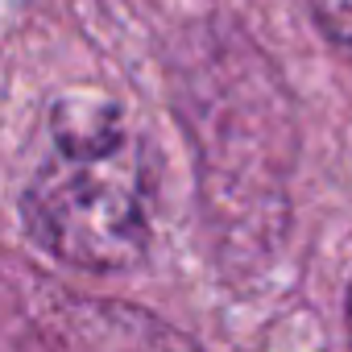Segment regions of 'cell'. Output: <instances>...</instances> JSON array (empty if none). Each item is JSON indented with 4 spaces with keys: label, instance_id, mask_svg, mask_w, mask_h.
I'll return each instance as SVG.
<instances>
[{
    "label": "cell",
    "instance_id": "1",
    "mask_svg": "<svg viewBox=\"0 0 352 352\" xmlns=\"http://www.w3.org/2000/svg\"><path fill=\"white\" fill-rule=\"evenodd\" d=\"M170 104L199 174V212L216 265L265 274L290 228L298 116L265 50L228 21L187 25L166 54Z\"/></svg>",
    "mask_w": 352,
    "mask_h": 352
},
{
    "label": "cell",
    "instance_id": "2",
    "mask_svg": "<svg viewBox=\"0 0 352 352\" xmlns=\"http://www.w3.org/2000/svg\"><path fill=\"white\" fill-rule=\"evenodd\" d=\"M30 236L87 274H124L149 249V162L124 108L71 91L50 108V153L21 191Z\"/></svg>",
    "mask_w": 352,
    "mask_h": 352
},
{
    "label": "cell",
    "instance_id": "3",
    "mask_svg": "<svg viewBox=\"0 0 352 352\" xmlns=\"http://www.w3.org/2000/svg\"><path fill=\"white\" fill-rule=\"evenodd\" d=\"M311 13L323 38L352 63V0H311Z\"/></svg>",
    "mask_w": 352,
    "mask_h": 352
},
{
    "label": "cell",
    "instance_id": "4",
    "mask_svg": "<svg viewBox=\"0 0 352 352\" xmlns=\"http://www.w3.org/2000/svg\"><path fill=\"white\" fill-rule=\"evenodd\" d=\"M348 327H352V286H348Z\"/></svg>",
    "mask_w": 352,
    "mask_h": 352
}]
</instances>
